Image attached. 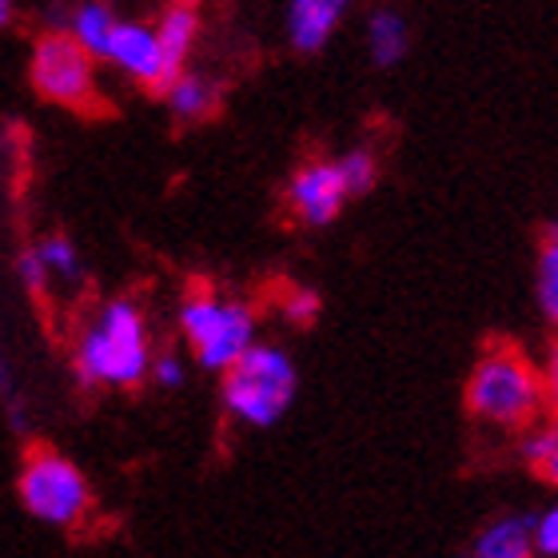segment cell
<instances>
[{"label":"cell","instance_id":"7a4b0ae2","mask_svg":"<svg viewBox=\"0 0 558 558\" xmlns=\"http://www.w3.org/2000/svg\"><path fill=\"white\" fill-rule=\"evenodd\" d=\"M466 408L499 427H526L543 408V379L519 351L490 348L466 379Z\"/></svg>","mask_w":558,"mask_h":558},{"label":"cell","instance_id":"7c38bea8","mask_svg":"<svg viewBox=\"0 0 558 558\" xmlns=\"http://www.w3.org/2000/svg\"><path fill=\"white\" fill-rule=\"evenodd\" d=\"M117 24L120 21L105 9V4H84V9H76V16H72L69 33H72V40L88 52V57H105L108 60V45H112Z\"/></svg>","mask_w":558,"mask_h":558},{"label":"cell","instance_id":"d6986e66","mask_svg":"<svg viewBox=\"0 0 558 558\" xmlns=\"http://www.w3.org/2000/svg\"><path fill=\"white\" fill-rule=\"evenodd\" d=\"M16 276H21L24 291L33 295V300H45L48 295V279H52V271L45 268V259H40V252H21V259H16Z\"/></svg>","mask_w":558,"mask_h":558},{"label":"cell","instance_id":"5b68a950","mask_svg":"<svg viewBox=\"0 0 558 558\" xmlns=\"http://www.w3.org/2000/svg\"><path fill=\"white\" fill-rule=\"evenodd\" d=\"M16 490H21V502L40 519V523L52 526H72L88 514V502H93V490H88V478L72 459H64L52 447H36L21 466V478H16Z\"/></svg>","mask_w":558,"mask_h":558},{"label":"cell","instance_id":"ffe728a7","mask_svg":"<svg viewBox=\"0 0 558 558\" xmlns=\"http://www.w3.org/2000/svg\"><path fill=\"white\" fill-rule=\"evenodd\" d=\"M283 312H288V319L291 324H300V327H307V324H315V315H319V295L315 291H307V288H295V291H288V300H283Z\"/></svg>","mask_w":558,"mask_h":558},{"label":"cell","instance_id":"3957f363","mask_svg":"<svg viewBox=\"0 0 558 558\" xmlns=\"http://www.w3.org/2000/svg\"><path fill=\"white\" fill-rule=\"evenodd\" d=\"M300 387V375L279 348H256L223 372V408L247 427H271L283 418Z\"/></svg>","mask_w":558,"mask_h":558},{"label":"cell","instance_id":"7402d4cb","mask_svg":"<svg viewBox=\"0 0 558 558\" xmlns=\"http://www.w3.org/2000/svg\"><path fill=\"white\" fill-rule=\"evenodd\" d=\"M151 379L160 387H180L184 384V363L175 360V355H160V360L151 363Z\"/></svg>","mask_w":558,"mask_h":558},{"label":"cell","instance_id":"e0dca14e","mask_svg":"<svg viewBox=\"0 0 558 558\" xmlns=\"http://www.w3.org/2000/svg\"><path fill=\"white\" fill-rule=\"evenodd\" d=\"M36 252H40V259H45V268L52 271V276H69V279L81 276V256H76V247H72L64 235H48Z\"/></svg>","mask_w":558,"mask_h":558},{"label":"cell","instance_id":"30bf717a","mask_svg":"<svg viewBox=\"0 0 558 558\" xmlns=\"http://www.w3.org/2000/svg\"><path fill=\"white\" fill-rule=\"evenodd\" d=\"M535 523L531 514H507L478 531L471 558H531L535 555Z\"/></svg>","mask_w":558,"mask_h":558},{"label":"cell","instance_id":"ba28073f","mask_svg":"<svg viewBox=\"0 0 558 558\" xmlns=\"http://www.w3.org/2000/svg\"><path fill=\"white\" fill-rule=\"evenodd\" d=\"M348 184H343V172H339V163H307L295 172L288 187V204L295 208L303 223H312V228H324L339 216L343 208V199H348Z\"/></svg>","mask_w":558,"mask_h":558},{"label":"cell","instance_id":"9a60e30c","mask_svg":"<svg viewBox=\"0 0 558 558\" xmlns=\"http://www.w3.org/2000/svg\"><path fill=\"white\" fill-rule=\"evenodd\" d=\"M538 303L550 324H558V223L543 232V252H538Z\"/></svg>","mask_w":558,"mask_h":558},{"label":"cell","instance_id":"44dd1931","mask_svg":"<svg viewBox=\"0 0 558 558\" xmlns=\"http://www.w3.org/2000/svg\"><path fill=\"white\" fill-rule=\"evenodd\" d=\"M535 550L547 558H558V502L550 507V511L538 514L535 523Z\"/></svg>","mask_w":558,"mask_h":558},{"label":"cell","instance_id":"ac0fdd59","mask_svg":"<svg viewBox=\"0 0 558 558\" xmlns=\"http://www.w3.org/2000/svg\"><path fill=\"white\" fill-rule=\"evenodd\" d=\"M336 163H339V172H343V184H348L351 196H355V192H367V187L375 184V156L372 151L355 148Z\"/></svg>","mask_w":558,"mask_h":558},{"label":"cell","instance_id":"52a82bcc","mask_svg":"<svg viewBox=\"0 0 558 558\" xmlns=\"http://www.w3.org/2000/svg\"><path fill=\"white\" fill-rule=\"evenodd\" d=\"M108 60L129 72L132 81L148 84L156 93L172 88V72H168V60H163L160 36L148 24L120 21L117 33H112V45H108Z\"/></svg>","mask_w":558,"mask_h":558},{"label":"cell","instance_id":"603a6c76","mask_svg":"<svg viewBox=\"0 0 558 558\" xmlns=\"http://www.w3.org/2000/svg\"><path fill=\"white\" fill-rule=\"evenodd\" d=\"M547 384H550V399H555V411H558V343H555V351H550Z\"/></svg>","mask_w":558,"mask_h":558},{"label":"cell","instance_id":"5bb4252c","mask_svg":"<svg viewBox=\"0 0 558 558\" xmlns=\"http://www.w3.org/2000/svg\"><path fill=\"white\" fill-rule=\"evenodd\" d=\"M163 100L172 105V112L180 120H204V117H211V108H216V88H211L204 76H196V72H184V76L163 93Z\"/></svg>","mask_w":558,"mask_h":558},{"label":"cell","instance_id":"2e32d148","mask_svg":"<svg viewBox=\"0 0 558 558\" xmlns=\"http://www.w3.org/2000/svg\"><path fill=\"white\" fill-rule=\"evenodd\" d=\"M526 459H531V466H535L538 475L558 487V418H555V427L535 430V435L526 439Z\"/></svg>","mask_w":558,"mask_h":558},{"label":"cell","instance_id":"9c48e42d","mask_svg":"<svg viewBox=\"0 0 558 558\" xmlns=\"http://www.w3.org/2000/svg\"><path fill=\"white\" fill-rule=\"evenodd\" d=\"M343 4L339 0H295L288 9V40L295 52H319L336 33Z\"/></svg>","mask_w":558,"mask_h":558},{"label":"cell","instance_id":"8fae6325","mask_svg":"<svg viewBox=\"0 0 558 558\" xmlns=\"http://www.w3.org/2000/svg\"><path fill=\"white\" fill-rule=\"evenodd\" d=\"M196 33H199V16L196 9H187V4H175L160 16V48H163V60H168V72H172V84L184 76V57L192 52L196 45Z\"/></svg>","mask_w":558,"mask_h":558},{"label":"cell","instance_id":"6da1fadb","mask_svg":"<svg viewBox=\"0 0 558 558\" xmlns=\"http://www.w3.org/2000/svg\"><path fill=\"white\" fill-rule=\"evenodd\" d=\"M72 367H76V379L84 387H96V384L136 387L151 372L144 315H140L136 303L129 300L108 303L105 312H100V319L84 331Z\"/></svg>","mask_w":558,"mask_h":558},{"label":"cell","instance_id":"277c9868","mask_svg":"<svg viewBox=\"0 0 558 558\" xmlns=\"http://www.w3.org/2000/svg\"><path fill=\"white\" fill-rule=\"evenodd\" d=\"M180 331L187 336L196 360L211 372H228L256 348V315L240 300L220 295H192L180 307Z\"/></svg>","mask_w":558,"mask_h":558},{"label":"cell","instance_id":"8992f818","mask_svg":"<svg viewBox=\"0 0 558 558\" xmlns=\"http://www.w3.org/2000/svg\"><path fill=\"white\" fill-rule=\"evenodd\" d=\"M33 88L64 108H84L93 100V57L84 52L72 33H48L36 40L28 64Z\"/></svg>","mask_w":558,"mask_h":558},{"label":"cell","instance_id":"4fadbf2b","mask_svg":"<svg viewBox=\"0 0 558 558\" xmlns=\"http://www.w3.org/2000/svg\"><path fill=\"white\" fill-rule=\"evenodd\" d=\"M367 36H372V60L379 69H391L408 57V24L396 12H375Z\"/></svg>","mask_w":558,"mask_h":558}]
</instances>
